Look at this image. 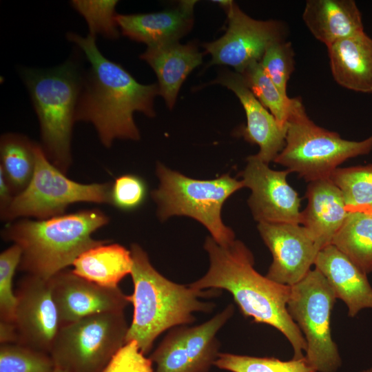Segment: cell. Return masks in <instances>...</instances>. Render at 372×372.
Here are the masks:
<instances>
[{
    "instance_id": "10",
    "label": "cell",
    "mask_w": 372,
    "mask_h": 372,
    "mask_svg": "<svg viewBox=\"0 0 372 372\" xmlns=\"http://www.w3.org/2000/svg\"><path fill=\"white\" fill-rule=\"evenodd\" d=\"M336 297L316 268L291 287L287 311L307 343L305 358L320 372H335L341 365L331 332V315Z\"/></svg>"
},
{
    "instance_id": "14",
    "label": "cell",
    "mask_w": 372,
    "mask_h": 372,
    "mask_svg": "<svg viewBox=\"0 0 372 372\" xmlns=\"http://www.w3.org/2000/svg\"><path fill=\"white\" fill-rule=\"evenodd\" d=\"M15 294L18 344L50 354L62 325L48 280L27 274Z\"/></svg>"
},
{
    "instance_id": "18",
    "label": "cell",
    "mask_w": 372,
    "mask_h": 372,
    "mask_svg": "<svg viewBox=\"0 0 372 372\" xmlns=\"http://www.w3.org/2000/svg\"><path fill=\"white\" fill-rule=\"evenodd\" d=\"M196 3L181 1L174 8L157 12L117 14L116 21L123 35L147 46L178 41L193 26Z\"/></svg>"
},
{
    "instance_id": "33",
    "label": "cell",
    "mask_w": 372,
    "mask_h": 372,
    "mask_svg": "<svg viewBox=\"0 0 372 372\" xmlns=\"http://www.w3.org/2000/svg\"><path fill=\"white\" fill-rule=\"evenodd\" d=\"M21 250L13 244L0 254V321L14 322L17 296L13 291V278L19 268Z\"/></svg>"
},
{
    "instance_id": "5",
    "label": "cell",
    "mask_w": 372,
    "mask_h": 372,
    "mask_svg": "<svg viewBox=\"0 0 372 372\" xmlns=\"http://www.w3.org/2000/svg\"><path fill=\"white\" fill-rule=\"evenodd\" d=\"M23 79L39 119L41 146L66 174L72 164V133L83 79L69 61L52 69L25 70Z\"/></svg>"
},
{
    "instance_id": "35",
    "label": "cell",
    "mask_w": 372,
    "mask_h": 372,
    "mask_svg": "<svg viewBox=\"0 0 372 372\" xmlns=\"http://www.w3.org/2000/svg\"><path fill=\"white\" fill-rule=\"evenodd\" d=\"M153 362L135 340L127 342L112 357L101 372H154Z\"/></svg>"
},
{
    "instance_id": "7",
    "label": "cell",
    "mask_w": 372,
    "mask_h": 372,
    "mask_svg": "<svg viewBox=\"0 0 372 372\" xmlns=\"http://www.w3.org/2000/svg\"><path fill=\"white\" fill-rule=\"evenodd\" d=\"M156 174L159 185L151 195L161 220L174 216L191 217L203 225L220 246H229L236 240L234 231L222 220L221 209L229 197L245 187L242 180L229 174L211 180L194 179L160 163Z\"/></svg>"
},
{
    "instance_id": "4",
    "label": "cell",
    "mask_w": 372,
    "mask_h": 372,
    "mask_svg": "<svg viewBox=\"0 0 372 372\" xmlns=\"http://www.w3.org/2000/svg\"><path fill=\"white\" fill-rule=\"evenodd\" d=\"M108 222L101 210L85 209L43 220L11 221L1 235L20 247L19 269L48 280L72 265L84 251L108 241L92 238Z\"/></svg>"
},
{
    "instance_id": "24",
    "label": "cell",
    "mask_w": 372,
    "mask_h": 372,
    "mask_svg": "<svg viewBox=\"0 0 372 372\" xmlns=\"http://www.w3.org/2000/svg\"><path fill=\"white\" fill-rule=\"evenodd\" d=\"M130 249L107 241L81 254L73 262L76 275L99 286L117 288L132 269Z\"/></svg>"
},
{
    "instance_id": "1",
    "label": "cell",
    "mask_w": 372,
    "mask_h": 372,
    "mask_svg": "<svg viewBox=\"0 0 372 372\" xmlns=\"http://www.w3.org/2000/svg\"><path fill=\"white\" fill-rule=\"evenodd\" d=\"M67 37L83 51L90 65L83 80L75 121L91 123L107 148L117 138L138 140L133 114L141 112L149 117L155 116L158 84L139 83L121 65L104 56L96 44L95 35L83 37L69 32Z\"/></svg>"
},
{
    "instance_id": "17",
    "label": "cell",
    "mask_w": 372,
    "mask_h": 372,
    "mask_svg": "<svg viewBox=\"0 0 372 372\" xmlns=\"http://www.w3.org/2000/svg\"><path fill=\"white\" fill-rule=\"evenodd\" d=\"M212 83L226 87L239 99L247 117V125L240 130V134L259 146L256 157L267 164L273 161L285 146L287 127L281 126L260 103L240 74L223 70Z\"/></svg>"
},
{
    "instance_id": "13",
    "label": "cell",
    "mask_w": 372,
    "mask_h": 372,
    "mask_svg": "<svg viewBox=\"0 0 372 372\" xmlns=\"http://www.w3.org/2000/svg\"><path fill=\"white\" fill-rule=\"evenodd\" d=\"M241 173L245 187L251 190L248 205L258 223H301L300 200L289 185V170L276 171L255 155L249 156Z\"/></svg>"
},
{
    "instance_id": "20",
    "label": "cell",
    "mask_w": 372,
    "mask_h": 372,
    "mask_svg": "<svg viewBox=\"0 0 372 372\" xmlns=\"http://www.w3.org/2000/svg\"><path fill=\"white\" fill-rule=\"evenodd\" d=\"M301 223L319 250L331 244L348 211L341 190L330 178L309 182Z\"/></svg>"
},
{
    "instance_id": "29",
    "label": "cell",
    "mask_w": 372,
    "mask_h": 372,
    "mask_svg": "<svg viewBox=\"0 0 372 372\" xmlns=\"http://www.w3.org/2000/svg\"><path fill=\"white\" fill-rule=\"evenodd\" d=\"M329 178L342 192L347 205L372 207V164L338 167Z\"/></svg>"
},
{
    "instance_id": "32",
    "label": "cell",
    "mask_w": 372,
    "mask_h": 372,
    "mask_svg": "<svg viewBox=\"0 0 372 372\" xmlns=\"http://www.w3.org/2000/svg\"><path fill=\"white\" fill-rule=\"evenodd\" d=\"M294 50L291 41L285 40L270 45L260 63L279 91L287 95V83L294 70Z\"/></svg>"
},
{
    "instance_id": "22",
    "label": "cell",
    "mask_w": 372,
    "mask_h": 372,
    "mask_svg": "<svg viewBox=\"0 0 372 372\" xmlns=\"http://www.w3.org/2000/svg\"><path fill=\"white\" fill-rule=\"evenodd\" d=\"M302 19L312 35L327 48L364 32L362 14L353 0H308Z\"/></svg>"
},
{
    "instance_id": "2",
    "label": "cell",
    "mask_w": 372,
    "mask_h": 372,
    "mask_svg": "<svg viewBox=\"0 0 372 372\" xmlns=\"http://www.w3.org/2000/svg\"><path fill=\"white\" fill-rule=\"evenodd\" d=\"M204 249L209 256V267L203 277L189 286L198 290L227 291L245 317L278 329L293 347V359L304 358L306 340L287 311L291 287L256 271L251 251L240 240L223 247L208 236Z\"/></svg>"
},
{
    "instance_id": "21",
    "label": "cell",
    "mask_w": 372,
    "mask_h": 372,
    "mask_svg": "<svg viewBox=\"0 0 372 372\" xmlns=\"http://www.w3.org/2000/svg\"><path fill=\"white\" fill-rule=\"evenodd\" d=\"M154 70L159 95L168 108L175 105L180 87L189 73L202 63L203 54L194 43L178 41L147 46L140 56Z\"/></svg>"
},
{
    "instance_id": "6",
    "label": "cell",
    "mask_w": 372,
    "mask_h": 372,
    "mask_svg": "<svg viewBox=\"0 0 372 372\" xmlns=\"http://www.w3.org/2000/svg\"><path fill=\"white\" fill-rule=\"evenodd\" d=\"M286 127L285 146L273 161L309 183L329 178L345 161L372 150V135L360 141H349L317 125L300 97L291 98Z\"/></svg>"
},
{
    "instance_id": "39",
    "label": "cell",
    "mask_w": 372,
    "mask_h": 372,
    "mask_svg": "<svg viewBox=\"0 0 372 372\" xmlns=\"http://www.w3.org/2000/svg\"><path fill=\"white\" fill-rule=\"evenodd\" d=\"M52 372H67L61 369L54 367V370Z\"/></svg>"
},
{
    "instance_id": "37",
    "label": "cell",
    "mask_w": 372,
    "mask_h": 372,
    "mask_svg": "<svg viewBox=\"0 0 372 372\" xmlns=\"http://www.w3.org/2000/svg\"><path fill=\"white\" fill-rule=\"evenodd\" d=\"M0 342L3 344H18L19 336L14 322L0 321Z\"/></svg>"
},
{
    "instance_id": "23",
    "label": "cell",
    "mask_w": 372,
    "mask_h": 372,
    "mask_svg": "<svg viewBox=\"0 0 372 372\" xmlns=\"http://www.w3.org/2000/svg\"><path fill=\"white\" fill-rule=\"evenodd\" d=\"M327 48L335 82L354 92L372 93V39L364 31Z\"/></svg>"
},
{
    "instance_id": "9",
    "label": "cell",
    "mask_w": 372,
    "mask_h": 372,
    "mask_svg": "<svg viewBox=\"0 0 372 372\" xmlns=\"http://www.w3.org/2000/svg\"><path fill=\"white\" fill-rule=\"evenodd\" d=\"M124 311L101 313L61 326L50 355L67 372H101L126 342Z\"/></svg>"
},
{
    "instance_id": "38",
    "label": "cell",
    "mask_w": 372,
    "mask_h": 372,
    "mask_svg": "<svg viewBox=\"0 0 372 372\" xmlns=\"http://www.w3.org/2000/svg\"><path fill=\"white\" fill-rule=\"evenodd\" d=\"M346 209L348 212L359 211V212L365 213V214L372 216V207H369V206H364V205L353 206V205H347Z\"/></svg>"
},
{
    "instance_id": "27",
    "label": "cell",
    "mask_w": 372,
    "mask_h": 372,
    "mask_svg": "<svg viewBox=\"0 0 372 372\" xmlns=\"http://www.w3.org/2000/svg\"><path fill=\"white\" fill-rule=\"evenodd\" d=\"M240 74L260 103L271 113L281 126L286 127L291 98L282 94L260 62L251 63Z\"/></svg>"
},
{
    "instance_id": "28",
    "label": "cell",
    "mask_w": 372,
    "mask_h": 372,
    "mask_svg": "<svg viewBox=\"0 0 372 372\" xmlns=\"http://www.w3.org/2000/svg\"><path fill=\"white\" fill-rule=\"evenodd\" d=\"M214 366L230 372H317L305 356L282 361L276 358L219 353Z\"/></svg>"
},
{
    "instance_id": "31",
    "label": "cell",
    "mask_w": 372,
    "mask_h": 372,
    "mask_svg": "<svg viewBox=\"0 0 372 372\" xmlns=\"http://www.w3.org/2000/svg\"><path fill=\"white\" fill-rule=\"evenodd\" d=\"M118 1L115 0H74L71 1L73 8L86 21L90 33L96 36L100 34L109 39H116L119 36L116 21L115 7Z\"/></svg>"
},
{
    "instance_id": "36",
    "label": "cell",
    "mask_w": 372,
    "mask_h": 372,
    "mask_svg": "<svg viewBox=\"0 0 372 372\" xmlns=\"http://www.w3.org/2000/svg\"><path fill=\"white\" fill-rule=\"evenodd\" d=\"M14 196V193L10 183L0 169V214L8 209Z\"/></svg>"
},
{
    "instance_id": "8",
    "label": "cell",
    "mask_w": 372,
    "mask_h": 372,
    "mask_svg": "<svg viewBox=\"0 0 372 372\" xmlns=\"http://www.w3.org/2000/svg\"><path fill=\"white\" fill-rule=\"evenodd\" d=\"M111 185L84 184L70 179L50 161L38 144L31 180L14 197L1 218L8 221L24 217L43 220L64 214L69 205L76 203L110 204Z\"/></svg>"
},
{
    "instance_id": "11",
    "label": "cell",
    "mask_w": 372,
    "mask_h": 372,
    "mask_svg": "<svg viewBox=\"0 0 372 372\" xmlns=\"http://www.w3.org/2000/svg\"><path fill=\"white\" fill-rule=\"evenodd\" d=\"M225 10L227 28L217 40L203 44L210 64L226 65L242 74L253 62H260L271 44L287 40L288 28L280 20H258L245 13L233 1H214Z\"/></svg>"
},
{
    "instance_id": "25",
    "label": "cell",
    "mask_w": 372,
    "mask_h": 372,
    "mask_svg": "<svg viewBox=\"0 0 372 372\" xmlns=\"http://www.w3.org/2000/svg\"><path fill=\"white\" fill-rule=\"evenodd\" d=\"M37 145L21 134L8 133L1 137L0 169L15 196L21 192L31 180L36 165Z\"/></svg>"
},
{
    "instance_id": "34",
    "label": "cell",
    "mask_w": 372,
    "mask_h": 372,
    "mask_svg": "<svg viewBox=\"0 0 372 372\" xmlns=\"http://www.w3.org/2000/svg\"><path fill=\"white\" fill-rule=\"evenodd\" d=\"M147 186L145 180L136 174H123L111 185L110 204L122 211H132L145 200Z\"/></svg>"
},
{
    "instance_id": "26",
    "label": "cell",
    "mask_w": 372,
    "mask_h": 372,
    "mask_svg": "<svg viewBox=\"0 0 372 372\" xmlns=\"http://www.w3.org/2000/svg\"><path fill=\"white\" fill-rule=\"evenodd\" d=\"M331 244L347 256L360 269L372 271V216L349 211Z\"/></svg>"
},
{
    "instance_id": "12",
    "label": "cell",
    "mask_w": 372,
    "mask_h": 372,
    "mask_svg": "<svg viewBox=\"0 0 372 372\" xmlns=\"http://www.w3.org/2000/svg\"><path fill=\"white\" fill-rule=\"evenodd\" d=\"M234 311L229 304L199 325L171 329L149 357L154 372H208L220 353L216 334Z\"/></svg>"
},
{
    "instance_id": "3",
    "label": "cell",
    "mask_w": 372,
    "mask_h": 372,
    "mask_svg": "<svg viewBox=\"0 0 372 372\" xmlns=\"http://www.w3.org/2000/svg\"><path fill=\"white\" fill-rule=\"evenodd\" d=\"M130 251L134 291L128 299L134 313L126 342L136 341L146 355L163 332L194 322V312H210L214 304L199 298L218 296L220 291L198 290L174 282L152 266L147 252L139 245L132 244Z\"/></svg>"
},
{
    "instance_id": "15",
    "label": "cell",
    "mask_w": 372,
    "mask_h": 372,
    "mask_svg": "<svg viewBox=\"0 0 372 372\" xmlns=\"http://www.w3.org/2000/svg\"><path fill=\"white\" fill-rule=\"evenodd\" d=\"M258 229L273 257L266 277L289 287L300 281L320 251L305 228L294 223H258Z\"/></svg>"
},
{
    "instance_id": "16",
    "label": "cell",
    "mask_w": 372,
    "mask_h": 372,
    "mask_svg": "<svg viewBox=\"0 0 372 372\" xmlns=\"http://www.w3.org/2000/svg\"><path fill=\"white\" fill-rule=\"evenodd\" d=\"M61 325L106 312L124 311L128 296L119 287L106 288L63 269L48 280Z\"/></svg>"
},
{
    "instance_id": "40",
    "label": "cell",
    "mask_w": 372,
    "mask_h": 372,
    "mask_svg": "<svg viewBox=\"0 0 372 372\" xmlns=\"http://www.w3.org/2000/svg\"><path fill=\"white\" fill-rule=\"evenodd\" d=\"M360 372H372V368L363 370V371H362Z\"/></svg>"
},
{
    "instance_id": "30",
    "label": "cell",
    "mask_w": 372,
    "mask_h": 372,
    "mask_svg": "<svg viewBox=\"0 0 372 372\" xmlns=\"http://www.w3.org/2000/svg\"><path fill=\"white\" fill-rule=\"evenodd\" d=\"M54 364L48 353L20 344L0 347V372H52Z\"/></svg>"
},
{
    "instance_id": "19",
    "label": "cell",
    "mask_w": 372,
    "mask_h": 372,
    "mask_svg": "<svg viewBox=\"0 0 372 372\" xmlns=\"http://www.w3.org/2000/svg\"><path fill=\"white\" fill-rule=\"evenodd\" d=\"M331 287L336 298L348 308V315L355 317L364 309H372V287L366 275L333 245L319 251L314 262Z\"/></svg>"
}]
</instances>
